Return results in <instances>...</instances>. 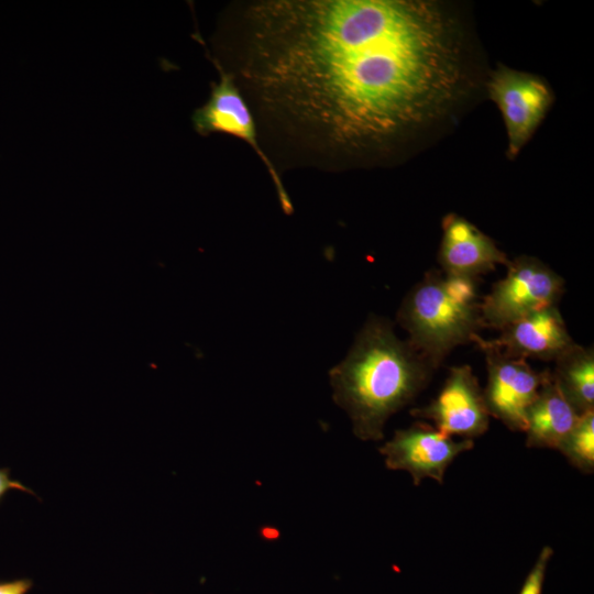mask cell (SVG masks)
<instances>
[{"mask_svg": "<svg viewBox=\"0 0 594 594\" xmlns=\"http://www.w3.org/2000/svg\"><path fill=\"white\" fill-rule=\"evenodd\" d=\"M238 22L228 73L264 121L322 162L386 161L476 87L464 23L438 1L266 0Z\"/></svg>", "mask_w": 594, "mask_h": 594, "instance_id": "6da1fadb", "label": "cell"}, {"mask_svg": "<svg viewBox=\"0 0 594 594\" xmlns=\"http://www.w3.org/2000/svg\"><path fill=\"white\" fill-rule=\"evenodd\" d=\"M436 370L388 319L371 316L329 372L332 398L350 417L356 438L380 441L389 417L426 388Z\"/></svg>", "mask_w": 594, "mask_h": 594, "instance_id": "7a4b0ae2", "label": "cell"}, {"mask_svg": "<svg viewBox=\"0 0 594 594\" xmlns=\"http://www.w3.org/2000/svg\"><path fill=\"white\" fill-rule=\"evenodd\" d=\"M396 320L414 349L438 369L483 328L476 278L429 271L405 296Z\"/></svg>", "mask_w": 594, "mask_h": 594, "instance_id": "3957f363", "label": "cell"}, {"mask_svg": "<svg viewBox=\"0 0 594 594\" xmlns=\"http://www.w3.org/2000/svg\"><path fill=\"white\" fill-rule=\"evenodd\" d=\"M506 276L492 286L480 302L483 328L507 326L549 306L557 305L564 280L539 258L521 255L508 261Z\"/></svg>", "mask_w": 594, "mask_h": 594, "instance_id": "277c9868", "label": "cell"}, {"mask_svg": "<svg viewBox=\"0 0 594 594\" xmlns=\"http://www.w3.org/2000/svg\"><path fill=\"white\" fill-rule=\"evenodd\" d=\"M472 342L485 355L487 384L483 395L490 416L512 431H525L528 409L550 376V370L538 372L525 359L506 354L480 334Z\"/></svg>", "mask_w": 594, "mask_h": 594, "instance_id": "5b68a950", "label": "cell"}, {"mask_svg": "<svg viewBox=\"0 0 594 594\" xmlns=\"http://www.w3.org/2000/svg\"><path fill=\"white\" fill-rule=\"evenodd\" d=\"M507 131V156L515 158L530 140L553 102V92L541 77L499 65L486 80Z\"/></svg>", "mask_w": 594, "mask_h": 594, "instance_id": "8992f818", "label": "cell"}, {"mask_svg": "<svg viewBox=\"0 0 594 594\" xmlns=\"http://www.w3.org/2000/svg\"><path fill=\"white\" fill-rule=\"evenodd\" d=\"M219 72V80L211 82L207 102L191 114L195 131L201 136L212 133H226L235 136L256 153L267 168L277 190L279 202L286 213L293 210L277 170L257 141L252 111L232 76L215 59L210 58Z\"/></svg>", "mask_w": 594, "mask_h": 594, "instance_id": "52a82bcc", "label": "cell"}, {"mask_svg": "<svg viewBox=\"0 0 594 594\" xmlns=\"http://www.w3.org/2000/svg\"><path fill=\"white\" fill-rule=\"evenodd\" d=\"M473 447L471 439L455 441L435 427L416 421L408 428L396 430L378 451L387 469L409 473L417 486L427 477L442 484L452 461Z\"/></svg>", "mask_w": 594, "mask_h": 594, "instance_id": "ba28073f", "label": "cell"}, {"mask_svg": "<svg viewBox=\"0 0 594 594\" xmlns=\"http://www.w3.org/2000/svg\"><path fill=\"white\" fill-rule=\"evenodd\" d=\"M410 415L431 420L435 428L446 435L471 440L487 431L491 417L483 389L470 365L451 367L437 397L413 409Z\"/></svg>", "mask_w": 594, "mask_h": 594, "instance_id": "9c48e42d", "label": "cell"}, {"mask_svg": "<svg viewBox=\"0 0 594 594\" xmlns=\"http://www.w3.org/2000/svg\"><path fill=\"white\" fill-rule=\"evenodd\" d=\"M442 232L439 263L447 274L477 278L508 263L506 254L490 237L459 215L443 218Z\"/></svg>", "mask_w": 594, "mask_h": 594, "instance_id": "30bf717a", "label": "cell"}, {"mask_svg": "<svg viewBox=\"0 0 594 594\" xmlns=\"http://www.w3.org/2000/svg\"><path fill=\"white\" fill-rule=\"evenodd\" d=\"M490 341L508 355L543 361H554L575 343L557 305L507 326Z\"/></svg>", "mask_w": 594, "mask_h": 594, "instance_id": "8fae6325", "label": "cell"}, {"mask_svg": "<svg viewBox=\"0 0 594 594\" xmlns=\"http://www.w3.org/2000/svg\"><path fill=\"white\" fill-rule=\"evenodd\" d=\"M579 415L564 398L552 374L542 384L527 413L526 446L558 449L571 431Z\"/></svg>", "mask_w": 594, "mask_h": 594, "instance_id": "7c38bea8", "label": "cell"}, {"mask_svg": "<svg viewBox=\"0 0 594 594\" xmlns=\"http://www.w3.org/2000/svg\"><path fill=\"white\" fill-rule=\"evenodd\" d=\"M552 377L560 392L581 416L594 410V353L574 343L554 360Z\"/></svg>", "mask_w": 594, "mask_h": 594, "instance_id": "4fadbf2b", "label": "cell"}, {"mask_svg": "<svg viewBox=\"0 0 594 594\" xmlns=\"http://www.w3.org/2000/svg\"><path fill=\"white\" fill-rule=\"evenodd\" d=\"M558 450L585 474L594 470V410L581 415Z\"/></svg>", "mask_w": 594, "mask_h": 594, "instance_id": "5bb4252c", "label": "cell"}, {"mask_svg": "<svg viewBox=\"0 0 594 594\" xmlns=\"http://www.w3.org/2000/svg\"><path fill=\"white\" fill-rule=\"evenodd\" d=\"M553 554V550L549 546H544L532 569L526 576L519 594H541L544 582L548 563Z\"/></svg>", "mask_w": 594, "mask_h": 594, "instance_id": "9a60e30c", "label": "cell"}, {"mask_svg": "<svg viewBox=\"0 0 594 594\" xmlns=\"http://www.w3.org/2000/svg\"><path fill=\"white\" fill-rule=\"evenodd\" d=\"M11 490L35 495L31 488L23 485L20 481L11 479L9 468H0V502Z\"/></svg>", "mask_w": 594, "mask_h": 594, "instance_id": "2e32d148", "label": "cell"}, {"mask_svg": "<svg viewBox=\"0 0 594 594\" xmlns=\"http://www.w3.org/2000/svg\"><path fill=\"white\" fill-rule=\"evenodd\" d=\"M33 582L30 579H16L0 582V594H28Z\"/></svg>", "mask_w": 594, "mask_h": 594, "instance_id": "e0dca14e", "label": "cell"}]
</instances>
